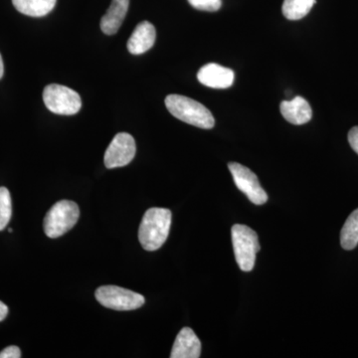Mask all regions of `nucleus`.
<instances>
[{"label": "nucleus", "mask_w": 358, "mask_h": 358, "mask_svg": "<svg viewBox=\"0 0 358 358\" xmlns=\"http://www.w3.org/2000/svg\"><path fill=\"white\" fill-rule=\"evenodd\" d=\"M234 78L233 70L215 63L204 65L197 73L200 83L212 89L229 88L234 82Z\"/></svg>", "instance_id": "nucleus-9"}, {"label": "nucleus", "mask_w": 358, "mask_h": 358, "mask_svg": "<svg viewBox=\"0 0 358 358\" xmlns=\"http://www.w3.org/2000/svg\"><path fill=\"white\" fill-rule=\"evenodd\" d=\"M13 215L10 193L6 187H0V231L8 225Z\"/></svg>", "instance_id": "nucleus-17"}, {"label": "nucleus", "mask_w": 358, "mask_h": 358, "mask_svg": "<svg viewBox=\"0 0 358 358\" xmlns=\"http://www.w3.org/2000/svg\"><path fill=\"white\" fill-rule=\"evenodd\" d=\"M21 350L15 345L8 346L0 352V358H20Z\"/></svg>", "instance_id": "nucleus-19"}, {"label": "nucleus", "mask_w": 358, "mask_h": 358, "mask_svg": "<svg viewBox=\"0 0 358 358\" xmlns=\"http://www.w3.org/2000/svg\"><path fill=\"white\" fill-rule=\"evenodd\" d=\"M4 73V65L3 60H2L1 55H0V79L3 76Z\"/></svg>", "instance_id": "nucleus-22"}, {"label": "nucleus", "mask_w": 358, "mask_h": 358, "mask_svg": "<svg viewBox=\"0 0 358 358\" xmlns=\"http://www.w3.org/2000/svg\"><path fill=\"white\" fill-rule=\"evenodd\" d=\"M348 143L350 147L358 155V127H355L348 133Z\"/></svg>", "instance_id": "nucleus-20"}, {"label": "nucleus", "mask_w": 358, "mask_h": 358, "mask_svg": "<svg viewBox=\"0 0 358 358\" xmlns=\"http://www.w3.org/2000/svg\"><path fill=\"white\" fill-rule=\"evenodd\" d=\"M43 101L47 109L56 115H76L81 110V96L74 90L51 84L45 87Z\"/></svg>", "instance_id": "nucleus-5"}, {"label": "nucleus", "mask_w": 358, "mask_h": 358, "mask_svg": "<svg viewBox=\"0 0 358 358\" xmlns=\"http://www.w3.org/2000/svg\"><path fill=\"white\" fill-rule=\"evenodd\" d=\"M79 216V206L75 202L61 200L45 216V234L49 238L62 236L76 225Z\"/></svg>", "instance_id": "nucleus-4"}, {"label": "nucleus", "mask_w": 358, "mask_h": 358, "mask_svg": "<svg viewBox=\"0 0 358 358\" xmlns=\"http://www.w3.org/2000/svg\"><path fill=\"white\" fill-rule=\"evenodd\" d=\"M57 0H13L14 7L24 15L43 17L53 10Z\"/></svg>", "instance_id": "nucleus-14"}, {"label": "nucleus", "mask_w": 358, "mask_h": 358, "mask_svg": "<svg viewBox=\"0 0 358 358\" xmlns=\"http://www.w3.org/2000/svg\"><path fill=\"white\" fill-rule=\"evenodd\" d=\"M171 211L150 208L145 212L138 229V240L143 249L157 251L166 243L171 226Z\"/></svg>", "instance_id": "nucleus-1"}, {"label": "nucleus", "mask_w": 358, "mask_h": 358, "mask_svg": "<svg viewBox=\"0 0 358 358\" xmlns=\"http://www.w3.org/2000/svg\"><path fill=\"white\" fill-rule=\"evenodd\" d=\"M190 6L203 11H217L222 6V0H188Z\"/></svg>", "instance_id": "nucleus-18"}, {"label": "nucleus", "mask_w": 358, "mask_h": 358, "mask_svg": "<svg viewBox=\"0 0 358 358\" xmlns=\"http://www.w3.org/2000/svg\"><path fill=\"white\" fill-rule=\"evenodd\" d=\"M7 315H8V308H7L6 303L0 301V322L6 320Z\"/></svg>", "instance_id": "nucleus-21"}, {"label": "nucleus", "mask_w": 358, "mask_h": 358, "mask_svg": "<svg viewBox=\"0 0 358 358\" xmlns=\"http://www.w3.org/2000/svg\"><path fill=\"white\" fill-rule=\"evenodd\" d=\"M96 301L103 307L115 310H134L145 305V296L131 289L117 286H103L96 289Z\"/></svg>", "instance_id": "nucleus-6"}, {"label": "nucleus", "mask_w": 358, "mask_h": 358, "mask_svg": "<svg viewBox=\"0 0 358 358\" xmlns=\"http://www.w3.org/2000/svg\"><path fill=\"white\" fill-rule=\"evenodd\" d=\"M228 167L238 189L243 192L252 203L263 205L267 202V192L263 189L258 178L251 169L237 162H230Z\"/></svg>", "instance_id": "nucleus-7"}, {"label": "nucleus", "mask_w": 358, "mask_h": 358, "mask_svg": "<svg viewBox=\"0 0 358 358\" xmlns=\"http://www.w3.org/2000/svg\"><path fill=\"white\" fill-rule=\"evenodd\" d=\"M136 141L128 133H120L115 136L105 152V166L113 169L128 166L136 155Z\"/></svg>", "instance_id": "nucleus-8"}, {"label": "nucleus", "mask_w": 358, "mask_h": 358, "mask_svg": "<svg viewBox=\"0 0 358 358\" xmlns=\"http://www.w3.org/2000/svg\"><path fill=\"white\" fill-rule=\"evenodd\" d=\"M201 355V343L189 327H183L173 343L171 358H199Z\"/></svg>", "instance_id": "nucleus-10"}, {"label": "nucleus", "mask_w": 358, "mask_h": 358, "mask_svg": "<svg viewBox=\"0 0 358 358\" xmlns=\"http://www.w3.org/2000/svg\"><path fill=\"white\" fill-rule=\"evenodd\" d=\"M235 259L243 272L253 270L256 255L260 251L258 235L253 229L242 224H235L231 230Z\"/></svg>", "instance_id": "nucleus-3"}, {"label": "nucleus", "mask_w": 358, "mask_h": 358, "mask_svg": "<svg viewBox=\"0 0 358 358\" xmlns=\"http://www.w3.org/2000/svg\"><path fill=\"white\" fill-rule=\"evenodd\" d=\"M280 110L287 121L296 126L307 124L313 117L312 108L303 96H294L293 100L282 101Z\"/></svg>", "instance_id": "nucleus-12"}, {"label": "nucleus", "mask_w": 358, "mask_h": 358, "mask_svg": "<svg viewBox=\"0 0 358 358\" xmlns=\"http://www.w3.org/2000/svg\"><path fill=\"white\" fill-rule=\"evenodd\" d=\"M129 0H112L107 13L101 20V29L107 35H114L120 28L128 13Z\"/></svg>", "instance_id": "nucleus-13"}, {"label": "nucleus", "mask_w": 358, "mask_h": 358, "mask_svg": "<svg viewBox=\"0 0 358 358\" xmlns=\"http://www.w3.org/2000/svg\"><path fill=\"white\" fill-rule=\"evenodd\" d=\"M315 0H284L282 14L289 20H300L307 16Z\"/></svg>", "instance_id": "nucleus-16"}, {"label": "nucleus", "mask_w": 358, "mask_h": 358, "mask_svg": "<svg viewBox=\"0 0 358 358\" xmlns=\"http://www.w3.org/2000/svg\"><path fill=\"white\" fill-rule=\"evenodd\" d=\"M166 109L173 117L197 128L210 129L215 124L213 115L205 106L188 96L169 95L166 98Z\"/></svg>", "instance_id": "nucleus-2"}, {"label": "nucleus", "mask_w": 358, "mask_h": 358, "mask_svg": "<svg viewBox=\"0 0 358 358\" xmlns=\"http://www.w3.org/2000/svg\"><path fill=\"white\" fill-rule=\"evenodd\" d=\"M341 244L345 250H353L358 245V208L346 219L341 232Z\"/></svg>", "instance_id": "nucleus-15"}, {"label": "nucleus", "mask_w": 358, "mask_h": 358, "mask_svg": "<svg viewBox=\"0 0 358 358\" xmlns=\"http://www.w3.org/2000/svg\"><path fill=\"white\" fill-rule=\"evenodd\" d=\"M157 38L155 26L143 21L136 26L128 41V50L134 55H141L152 48Z\"/></svg>", "instance_id": "nucleus-11"}]
</instances>
